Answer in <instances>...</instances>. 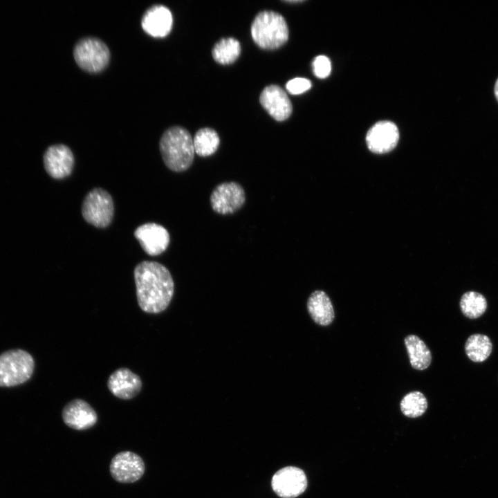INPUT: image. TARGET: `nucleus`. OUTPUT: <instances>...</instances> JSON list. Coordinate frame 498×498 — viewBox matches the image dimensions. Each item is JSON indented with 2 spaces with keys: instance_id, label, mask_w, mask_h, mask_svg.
Wrapping results in <instances>:
<instances>
[{
  "instance_id": "f257e3e1",
  "label": "nucleus",
  "mask_w": 498,
  "mask_h": 498,
  "mask_svg": "<svg viewBox=\"0 0 498 498\" xmlns=\"http://www.w3.org/2000/svg\"><path fill=\"white\" fill-rule=\"evenodd\" d=\"M133 275L140 308L148 313L164 311L174 292V284L169 270L158 262L143 261L136 266Z\"/></svg>"
},
{
  "instance_id": "f03ea898",
  "label": "nucleus",
  "mask_w": 498,
  "mask_h": 498,
  "mask_svg": "<svg viewBox=\"0 0 498 498\" xmlns=\"http://www.w3.org/2000/svg\"><path fill=\"white\" fill-rule=\"evenodd\" d=\"M159 147L169 169L181 172L192 165L195 153L193 138L185 128L175 126L167 129L160 138Z\"/></svg>"
},
{
  "instance_id": "7ed1b4c3",
  "label": "nucleus",
  "mask_w": 498,
  "mask_h": 498,
  "mask_svg": "<svg viewBox=\"0 0 498 498\" xmlns=\"http://www.w3.org/2000/svg\"><path fill=\"white\" fill-rule=\"evenodd\" d=\"M253 41L261 48L276 49L288 39V28L284 17L274 11L259 12L251 25Z\"/></svg>"
},
{
  "instance_id": "20e7f679",
  "label": "nucleus",
  "mask_w": 498,
  "mask_h": 498,
  "mask_svg": "<svg viewBox=\"0 0 498 498\" xmlns=\"http://www.w3.org/2000/svg\"><path fill=\"white\" fill-rule=\"evenodd\" d=\"M35 360L26 351L16 349L0 354V387H11L27 382L33 376Z\"/></svg>"
},
{
  "instance_id": "39448f33",
  "label": "nucleus",
  "mask_w": 498,
  "mask_h": 498,
  "mask_svg": "<svg viewBox=\"0 0 498 498\" xmlns=\"http://www.w3.org/2000/svg\"><path fill=\"white\" fill-rule=\"evenodd\" d=\"M77 64L89 73H98L104 70L110 59L107 46L95 37H84L79 40L73 48Z\"/></svg>"
},
{
  "instance_id": "423d86ee",
  "label": "nucleus",
  "mask_w": 498,
  "mask_h": 498,
  "mask_svg": "<svg viewBox=\"0 0 498 498\" xmlns=\"http://www.w3.org/2000/svg\"><path fill=\"white\" fill-rule=\"evenodd\" d=\"M112 197L102 188H94L85 196L82 214L86 222L97 228L108 226L113 216Z\"/></svg>"
},
{
  "instance_id": "0eeeda50",
  "label": "nucleus",
  "mask_w": 498,
  "mask_h": 498,
  "mask_svg": "<svg viewBox=\"0 0 498 498\" xmlns=\"http://www.w3.org/2000/svg\"><path fill=\"white\" fill-rule=\"evenodd\" d=\"M210 202L212 209L216 213L223 215L233 214L244 205L245 190L237 182L221 183L212 190Z\"/></svg>"
},
{
  "instance_id": "6e6552de",
  "label": "nucleus",
  "mask_w": 498,
  "mask_h": 498,
  "mask_svg": "<svg viewBox=\"0 0 498 498\" xmlns=\"http://www.w3.org/2000/svg\"><path fill=\"white\" fill-rule=\"evenodd\" d=\"M307 478L304 472L295 466H286L277 470L272 477L273 491L282 498H295L306 489Z\"/></svg>"
},
{
  "instance_id": "1a4fd4ad",
  "label": "nucleus",
  "mask_w": 498,
  "mask_h": 498,
  "mask_svg": "<svg viewBox=\"0 0 498 498\" xmlns=\"http://www.w3.org/2000/svg\"><path fill=\"white\" fill-rule=\"evenodd\" d=\"M145 470L142 459L130 451L116 454L111 459L109 471L114 480L119 483H131L138 481Z\"/></svg>"
},
{
  "instance_id": "9d476101",
  "label": "nucleus",
  "mask_w": 498,
  "mask_h": 498,
  "mask_svg": "<svg viewBox=\"0 0 498 498\" xmlns=\"http://www.w3.org/2000/svg\"><path fill=\"white\" fill-rule=\"evenodd\" d=\"M399 131L392 122L383 120L373 125L367 131L366 143L368 149L377 154L393 150L398 144Z\"/></svg>"
},
{
  "instance_id": "9b49d317",
  "label": "nucleus",
  "mask_w": 498,
  "mask_h": 498,
  "mask_svg": "<svg viewBox=\"0 0 498 498\" xmlns=\"http://www.w3.org/2000/svg\"><path fill=\"white\" fill-rule=\"evenodd\" d=\"M134 236L144 251L151 256L163 252L170 240L168 231L163 226L155 223H147L138 226L134 231Z\"/></svg>"
},
{
  "instance_id": "f8f14e48",
  "label": "nucleus",
  "mask_w": 498,
  "mask_h": 498,
  "mask_svg": "<svg viewBox=\"0 0 498 498\" xmlns=\"http://www.w3.org/2000/svg\"><path fill=\"white\" fill-rule=\"evenodd\" d=\"M62 416L64 423L76 430H85L93 427L98 421L94 409L85 400L75 398L63 408Z\"/></svg>"
},
{
  "instance_id": "ddd939ff",
  "label": "nucleus",
  "mask_w": 498,
  "mask_h": 498,
  "mask_svg": "<svg viewBox=\"0 0 498 498\" xmlns=\"http://www.w3.org/2000/svg\"><path fill=\"white\" fill-rule=\"evenodd\" d=\"M47 173L56 179L69 176L74 165L73 154L68 147L59 144L49 147L44 155Z\"/></svg>"
},
{
  "instance_id": "4468645a",
  "label": "nucleus",
  "mask_w": 498,
  "mask_h": 498,
  "mask_svg": "<svg viewBox=\"0 0 498 498\" xmlns=\"http://www.w3.org/2000/svg\"><path fill=\"white\" fill-rule=\"evenodd\" d=\"M259 101L262 107L276 120L283 121L292 113V104L286 93L279 86H267L261 91Z\"/></svg>"
},
{
  "instance_id": "2eb2a0df",
  "label": "nucleus",
  "mask_w": 498,
  "mask_h": 498,
  "mask_svg": "<svg viewBox=\"0 0 498 498\" xmlns=\"http://www.w3.org/2000/svg\"><path fill=\"white\" fill-rule=\"evenodd\" d=\"M107 387L115 396L129 400L136 397L141 390L140 378L127 368H120L112 373L108 380Z\"/></svg>"
},
{
  "instance_id": "dca6fc26",
  "label": "nucleus",
  "mask_w": 498,
  "mask_h": 498,
  "mask_svg": "<svg viewBox=\"0 0 498 498\" xmlns=\"http://www.w3.org/2000/svg\"><path fill=\"white\" fill-rule=\"evenodd\" d=\"M172 12L163 5H155L149 8L141 20L144 31L154 37L167 36L172 30Z\"/></svg>"
},
{
  "instance_id": "f3484780",
  "label": "nucleus",
  "mask_w": 498,
  "mask_h": 498,
  "mask_svg": "<svg viewBox=\"0 0 498 498\" xmlns=\"http://www.w3.org/2000/svg\"><path fill=\"white\" fill-rule=\"evenodd\" d=\"M307 309L312 320L321 326H328L334 320L335 313L331 301L322 290H315L307 301Z\"/></svg>"
},
{
  "instance_id": "a211bd4d",
  "label": "nucleus",
  "mask_w": 498,
  "mask_h": 498,
  "mask_svg": "<svg viewBox=\"0 0 498 498\" xmlns=\"http://www.w3.org/2000/svg\"><path fill=\"white\" fill-rule=\"evenodd\" d=\"M404 342L412 367L417 370L427 369L432 362V353L425 343L415 335H407Z\"/></svg>"
},
{
  "instance_id": "6ab92c4d",
  "label": "nucleus",
  "mask_w": 498,
  "mask_h": 498,
  "mask_svg": "<svg viewBox=\"0 0 498 498\" xmlns=\"http://www.w3.org/2000/svg\"><path fill=\"white\" fill-rule=\"evenodd\" d=\"M468 358L474 362L485 361L491 354L492 343L484 334L475 333L470 335L464 345Z\"/></svg>"
},
{
  "instance_id": "aec40b11",
  "label": "nucleus",
  "mask_w": 498,
  "mask_h": 498,
  "mask_svg": "<svg viewBox=\"0 0 498 498\" xmlns=\"http://www.w3.org/2000/svg\"><path fill=\"white\" fill-rule=\"evenodd\" d=\"M240 53L239 42L232 37L221 39L215 44L212 50L214 59L223 65L230 64L235 62Z\"/></svg>"
},
{
  "instance_id": "412c9836",
  "label": "nucleus",
  "mask_w": 498,
  "mask_h": 498,
  "mask_svg": "<svg viewBox=\"0 0 498 498\" xmlns=\"http://www.w3.org/2000/svg\"><path fill=\"white\" fill-rule=\"evenodd\" d=\"M193 143L195 152L201 157H205L216 152L220 139L214 129L205 127L197 131L193 138Z\"/></svg>"
},
{
  "instance_id": "4be33fe9",
  "label": "nucleus",
  "mask_w": 498,
  "mask_h": 498,
  "mask_svg": "<svg viewBox=\"0 0 498 498\" xmlns=\"http://www.w3.org/2000/svg\"><path fill=\"white\" fill-rule=\"evenodd\" d=\"M459 306L462 313L470 319L481 317L486 312L488 306L484 295L472 290L462 295Z\"/></svg>"
},
{
  "instance_id": "5701e85b",
  "label": "nucleus",
  "mask_w": 498,
  "mask_h": 498,
  "mask_svg": "<svg viewBox=\"0 0 498 498\" xmlns=\"http://www.w3.org/2000/svg\"><path fill=\"white\" fill-rule=\"evenodd\" d=\"M400 407L405 416L416 418L425 412L427 408V400L421 392L411 391L403 398Z\"/></svg>"
},
{
  "instance_id": "b1692460",
  "label": "nucleus",
  "mask_w": 498,
  "mask_h": 498,
  "mask_svg": "<svg viewBox=\"0 0 498 498\" xmlns=\"http://www.w3.org/2000/svg\"><path fill=\"white\" fill-rule=\"evenodd\" d=\"M312 68L316 77L319 78L327 77L331 71V61L326 56L318 55L313 61Z\"/></svg>"
},
{
  "instance_id": "393cba45",
  "label": "nucleus",
  "mask_w": 498,
  "mask_h": 498,
  "mask_svg": "<svg viewBox=\"0 0 498 498\" xmlns=\"http://www.w3.org/2000/svg\"><path fill=\"white\" fill-rule=\"evenodd\" d=\"M311 87V81L304 77L293 78L289 80L286 84L287 91L293 95H298L304 93Z\"/></svg>"
},
{
  "instance_id": "a878e982",
  "label": "nucleus",
  "mask_w": 498,
  "mask_h": 498,
  "mask_svg": "<svg viewBox=\"0 0 498 498\" xmlns=\"http://www.w3.org/2000/svg\"><path fill=\"white\" fill-rule=\"evenodd\" d=\"M493 93H494L495 98L498 102V77L496 79L495 84H494Z\"/></svg>"
},
{
  "instance_id": "bb28decb",
  "label": "nucleus",
  "mask_w": 498,
  "mask_h": 498,
  "mask_svg": "<svg viewBox=\"0 0 498 498\" xmlns=\"http://www.w3.org/2000/svg\"><path fill=\"white\" fill-rule=\"evenodd\" d=\"M286 2H288V3H299V2H302V1H286Z\"/></svg>"
}]
</instances>
